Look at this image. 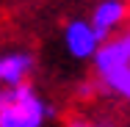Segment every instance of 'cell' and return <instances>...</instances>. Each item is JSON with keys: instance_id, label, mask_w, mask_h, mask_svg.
Masks as SVG:
<instances>
[{"instance_id": "obj_1", "label": "cell", "mask_w": 130, "mask_h": 127, "mask_svg": "<svg viewBox=\"0 0 130 127\" xmlns=\"http://www.w3.org/2000/svg\"><path fill=\"white\" fill-rule=\"evenodd\" d=\"M50 108L33 91L30 83L6 88V102L0 108V127H42Z\"/></svg>"}, {"instance_id": "obj_4", "label": "cell", "mask_w": 130, "mask_h": 127, "mask_svg": "<svg viewBox=\"0 0 130 127\" xmlns=\"http://www.w3.org/2000/svg\"><path fill=\"white\" fill-rule=\"evenodd\" d=\"M125 17H127V6H125V0H100L97 6H94V11H91V28H94V33L100 36V42H105L108 36H113L119 25L125 22Z\"/></svg>"}, {"instance_id": "obj_6", "label": "cell", "mask_w": 130, "mask_h": 127, "mask_svg": "<svg viewBox=\"0 0 130 127\" xmlns=\"http://www.w3.org/2000/svg\"><path fill=\"white\" fill-rule=\"evenodd\" d=\"M100 83H103L108 91H113L116 97L130 100V66H127V69H119V72H111V75H105V77H100Z\"/></svg>"}, {"instance_id": "obj_2", "label": "cell", "mask_w": 130, "mask_h": 127, "mask_svg": "<svg viewBox=\"0 0 130 127\" xmlns=\"http://www.w3.org/2000/svg\"><path fill=\"white\" fill-rule=\"evenodd\" d=\"M130 66V28L108 36L105 42H100V47L94 52V69L97 75L105 77L111 72L127 69Z\"/></svg>"}, {"instance_id": "obj_8", "label": "cell", "mask_w": 130, "mask_h": 127, "mask_svg": "<svg viewBox=\"0 0 130 127\" xmlns=\"http://www.w3.org/2000/svg\"><path fill=\"white\" fill-rule=\"evenodd\" d=\"M3 102H6V88L0 86V108H3Z\"/></svg>"}, {"instance_id": "obj_7", "label": "cell", "mask_w": 130, "mask_h": 127, "mask_svg": "<svg viewBox=\"0 0 130 127\" xmlns=\"http://www.w3.org/2000/svg\"><path fill=\"white\" fill-rule=\"evenodd\" d=\"M69 127H113V122H91V119H83V116H72Z\"/></svg>"}, {"instance_id": "obj_3", "label": "cell", "mask_w": 130, "mask_h": 127, "mask_svg": "<svg viewBox=\"0 0 130 127\" xmlns=\"http://www.w3.org/2000/svg\"><path fill=\"white\" fill-rule=\"evenodd\" d=\"M64 47L69 50L72 58L86 61V58H94V52L100 47V36L94 33L91 22H86V20H72L69 25L64 28Z\"/></svg>"}, {"instance_id": "obj_5", "label": "cell", "mask_w": 130, "mask_h": 127, "mask_svg": "<svg viewBox=\"0 0 130 127\" xmlns=\"http://www.w3.org/2000/svg\"><path fill=\"white\" fill-rule=\"evenodd\" d=\"M33 72V55L30 52H8L0 55V86L14 88L28 83V75Z\"/></svg>"}]
</instances>
